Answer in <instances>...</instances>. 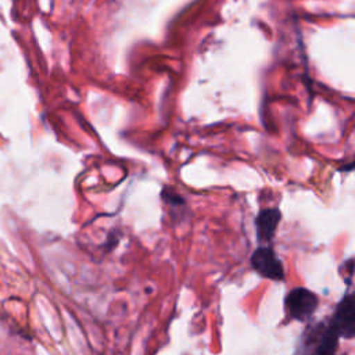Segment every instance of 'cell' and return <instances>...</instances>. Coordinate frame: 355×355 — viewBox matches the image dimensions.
<instances>
[{
    "instance_id": "obj_1",
    "label": "cell",
    "mask_w": 355,
    "mask_h": 355,
    "mask_svg": "<svg viewBox=\"0 0 355 355\" xmlns=\"http://www.w3.org/2000/svg\"><path fill=\"white\" fill-rule=\"evenodd\" d=\"M319 306V298L315 293L304 287H295L287 293L284 311L290 320L306 322Z\"/></svg>"
},
{
    "instance_id": "obj_2",
    "label": "cell",
    "mask_w": 355,
    "mask_h": 355,
    "mask_svg": "<svg viewBox=\"0 0 355 355\" xmlns=\"http://www.w3.org/2000/svg\"><path fill=\"white\" fill-rule=\"evenodd\" d=\"M251 265L254 270L265 279L276 282L284 279L283 263L280 258L276 255V252L268 245H261L252 252Z\"/></svg>"
},
{
    "instance_id": "obj_3",
    "label": "cell",
    "mask_w": 355,
    "mask_h": 355,
    "mask_svg": "<svg viewBox=\"0 0 355 355\" xmlns=\"http://www.w3.org/2000/svg\"><path fill=\"white\" fill-rule=\"evenodd\" d=\"M331 326L336 329L338 337L352 338L355 333V300L352 294H347L336 306L331 318Z\"/></svg>"
},
{
    "instance_id": "obj_4",
    "label": "cell",
    "mask_w": 355,
    "mask_h": 355,
    "mask_svg": "<svg viewBox=\"0 0 355 355\" xmlns=\"http://www.w3.org/2000/svg\"><path fill=\"white\" fill-rule=\"evenodd\" d=\"M282 214L277 208H265L255 218V232L259 243H270L275 237Z\"/></svg>"
},
{
    "instance_id": "obj_5",
    "label": "cell",
    "mask_w": 355,
    "mask_h": 355,
    "mask_svg": "<svg viewBox=\"0 0 355 355\" xmlns=\"http://www.w3.org/2000/svg\"><path fill=\"white\" fill-rule=\"evenodd\" d=\"M338 334L336 329L329 323L322 331L320 338L318 341V345L312 355H336L337 345H338Z\"/></svg>"
}]
</instances>
